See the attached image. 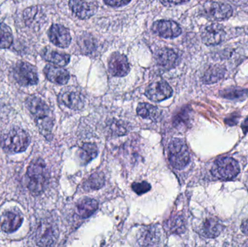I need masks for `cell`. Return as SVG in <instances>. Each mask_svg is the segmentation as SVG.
<instances>
[{
  "label": "cell",
  "mask_w": 248,
  "mask_h": 247,
  "mask_svg": "<svg viewBox=\"0 0 248 247\" xmlns=\"http://www.w3.org/2000/svg\"><path fill=\"white\" fill-rule=\"evenodd\" d=\"M26 106L34 117L41 133L47 139L50 138L54 117L49 106L42 99L35 96H31L26 100Z\"/></svg>",
  "instance_id": "1"
},
{
  "label": "cell",
  "mask_w": 248,
  "mask_h": 247,
  "mask_svg": "<svg viewBox=\"0 0 248 247\" xmlns=\"http://www.w3.org/2000/svg\"><path fill=\"white\" fill-rule=\"evenodd\" d=\"M29 187L31 192L35 195L41 194L45 190L47 182V171L44 160L36 159L32 161L27 170Z\"/></svg>",
  "instance_id": "2"
},
{
  "label": "cell",
  "mask_w": 248,
  "mask_h": 247,
  "mask_svg": "<svg viewBox=\"0 0 248 247\" xmlns=\"http://www.w3.org/2000/svg\"><path fill=\"white\" fill-rule=\"evenodd\" d=\"M0 143L7 153H19L27 149L30 144V137L24 130L16 128L3 135Z\"/></svg>",
  "instance_id": "3"
},
{
  "label": "cell",
  "mask_w": 248,
  "mask_h": 247,
  "mask_svg": "<svg viewBox=\"0 0 248 247\" xmlns=\"http://www.w3.org/2000/svg\"><path fill=\"white\" fill-rule=\"evenodd\" d=\"M169 159L170 165L177 170L185 168L190 160L189 149L181 139H173L169 144Z\"/></svg>",
  "instance_id": "4"
},
{
  "label": "cell",
  "mask_w": 248,
  "mask_h": 247,
  "mask_svg": "<svg viewBox=\"0 0 248 247\" xmlns=\"http://www.w3.org/2000/svg\"><path fill=\"white\" fill-rule=\"evenodd\" d=\"M238 162L232 158L224 157L217 160L211 169L214 176L221 180H231L240 173Z\"/></svg>",
  "instance_id": "5"
},
{
  "label": "cell",
  "mask_w": 248,
  "mask_h": 247,
  "mask_svg": "<svg viewBox=\"0 0 248 247\" xmlns=\"http://www.w3.org/2000/svg\"><path fill=\"white\" fill-rule=\"evenodd\" d=\"M13 76L17 83L23 87L36 85L39 81L36 68L23 61H20L15 65Z\"/></svg>",
  "instance_id": "6"
},
{
  "label": "cell",
  "mask_w": 248,
  "mask_h": 247,
  "mask_svg": "<svg viewBox=\"0 0 248 247\" xmlns=\"http://www.w3.org/2000/svg\"><path fill=\"white\" fill-rule=\"evenodd\" d=\"M202 14L208 18L223 20L231 17L233 10L230 4L217 1H208L202 6Z\"/></svg>",
  "instance_id": "7"
},
{
  "label": "cell",
  "mask_w": 248,
  "mask_h": 247,
  "mask_svg": "<svg viewBox=\"0 0 248 247\" xmlns=\"http://www.w3.org/2000/svg\"><path fill=\"white\" fill-rule=\"evenodd\" d=\"M58 237V230L55 223L45 221L39 225L36 233V242L38 246H52Z\"/></svg>",
  "instance_id": "8"
},
{
  "label": "cell",
  "mask_w": 248,
  "mask_h": 247,
  "mask_svg": "<svg viewBox=\"0 0 248 247\" xmlns=\"http://www.w3.org/2000/svg\"><path fill=\"white\" fill-rule=\"evenodd\" d=\"M173 94V89L166 81H155L150 84L146 88L145 95L151 101H163L170 98Z\"/></svg>",
  "instance_id": "9"
},
{
  "label": "cell",
  "mask_w": 248,
  "mask_h": 247,
  "mask_svg": "<svg viewBox=\"0 0 248 247\" xmlns=\"http://www.w3.org/2000/svg\"><path fill=\"white\" fill-rule=\"evenodd\" d=\"M153 32L166 39H173L182 33L180 26L173 20H160L153 25Z\"/></svg>",
  "instance_id": "10"
},
{
  "label": "cell",
  "mask_w": 248,
  "mask_h": 247,
  "mask_svg": "<svg viewBox=\"0 0 248 247\" xmlns=\"http://www.w3.org/2000/svg\"><path fill=\"white\" fill-rule=\"evenodd\" d=\"M108 70L112 75L124 77L130 71L128 58L120 52H114L110 55L108 60Z\"/></svg>",
  "instance_id": "11"
},
{
  "label": "cell",
  "mask_w": 248,
  "mask_h": 247,
  "mask_svg": "<svg viewBox=\"0 0 248 247\" xmlns=\"http://www.w3.org/2000/svg\"><path fill=\"white\" fill-rule=\"evenodd\" d=\"M48 34L51 42L58 47L66 48L71 44V33L68 29L62 25H52Z\"/></svg>",
  "instance_id": "12"
},
{
  "label": "cell",
  "mask_w": 248,
  "mask_h": 247,
  "mask_svg": "<svg viewBox=\"0 0 248 247\" xmlns=\"http://www.w3.org/2000/svg\"><path fill=\"white\" fill-rule=\"evenodd\" d=\"M225 36L224 28L217 23L207 26L202 31V42L208 46L219 44L224 40Z\"/></svg>",
  "instance_id": "13"
},
{
  "label": "cell",
  "mask_w": 248,
  "mask_h": 247,
  "mask_svg": "<svg viewBox=\"0 0 248 247\" xmlns=\"http://www.w3.org/2000/svg\"><path fill=\"white\" fill-rule=\"evenodd\" d=\"M155 59L159 66L165 70H170L178 65L179 57L173 49L165 47L156 52Z\"/></svg>",
  "instance_id": "14"
},
{
  "label": "cell",
  "mask_w": 248,
  "mask_h": 247,
  "mask_svg": "<svg viewBox=\"0 0 248 247\" xmlns=\"http://www.w3.org/2000/svg\"><path fill=\"white\" fill-rule=\"evenodd\" d=\"M69 6L74 14L80 19L90 18L97 10V4L94 1H70Z\"/></svg>",
  "instance_id": "15"
},
{
  "label": "cell",
  "mask_w": 248,
  "mask_h": 247,
  "mask_svg": "<svg viewBox=\"0 0 248 247\" xmlns=\"http://www.w3.org/2000/svg\"><path fill=\"white\" fill-rule=\"evenodd\" d=\"M23 218L16 212H6L0 218V226L3 232L13 233L21 226Z\"/></svg>",
  "instance_id": "16"
},
{
  "label": "cell",
  "mask_w": 248,
  "mask_h": 247,
  "mask_svg": "<svg viewBox=\"0 0 248 247\" xmlns=\"http://www.w3.org/2000/svg\"><path fill=\"white\" fill-rule=\"evenodd\" d=\"M44 73L49 81L60 85H65L70 79L69 73L61 67L46 65L44 68Z\"/></svg>",
  "instance_id": "17"
},
{
  "label": "cell",
  "mask_w": 248,
  "mask_h": 247,
  "mask_svg": "<svg viewBox=\"0 0 248 247\" xmlns=\"http://www.w3.org/2000/svg\"><path fill=\"white\" fill-rule=\"evenodd\" d=\"M59 101L71 110H79L84 107V97L75 91H65L60 94Z\"/></svg>",
  "instance_id": "18"
},
{
  "label": "cell",
  "mask_w": 248,
  "mask_h": 247,
  "mask_svg": "<svg viewBox=\"0 0 248 247\" xmlns=\"http://www.w3.org/2000/svg\"><path fill=\"white\" fill-rule=\"evenodd\" d=\"M41 56L45 60L54 65H58V67L65 66L71 60V57L68 54L62 53L48 48H45L42 51Z\"/></svg>",
  "instance_id": "19"
},
{
  "label": "cell",
  "mask_w": 248,
  "mask_h": 247,
  "mask_svg": "<svg viewBox=\"0 0 248 247\" xmlns=\"http://www.w3.org/2000/svg\"><path fill=\"white\" fill-rule=\"evenodd\" d=\"M97 200L91 198H84L77 204V213L82 218L91 217L98 209Z\"/></svg>",
  "instance_id": "20"
},
{
  "label": "cell",
  "mask_w": 248,
  "mask_h": 247,
  "mask_svg": "<svg viewBox=\"0 0 248 247\" xmlns=\"http://www.w3.org/2000/svg\"><path fill=\"white\" fill-rule=\"evenodd\" d=\"M222 230V223L217 219L211 218L204 221L201 232H202V234L205 237L214 239L220 235Z\"/></svg>",
  "instance_id": "21"
},
{
  "label": "cell",
  "mask_w": 248,
  "mask_h": 247,
  "mask_svg": "<svg viewBox=\"0 0 248 247\" xmlns=\"http://www.w3.org/2000/svg\"><path fill=\"white\" fill-rule=\"evenodd\" d=\"M98 155V149L96 145L93 143H85L78 150V158L81 165H87L96 158Z\"/></svg>",
  "instance_id": "22"
},
{
  "label": "cell",
  "mask_w": 248,
  "mask_h": 247,
  "mask_svg": "<svg viewBox=\"0 0 248 247\" xmlns=\"http://www.w3.org/2000/svg\"><path fill=\"white\" fill-rule=\"evenodd\" d=\"M137 113L140 117L144 119L157 121L160 116V110L148 103H140L137 106Z\"/></svg>",
  "instance_id": "23"
},
{
  "label": "cell",
  "mask_w": 248,
  "mask_h": 247,
  "mask_svg": "<svg viewBox=\"0 0 248 247\" xmlns=\"http://www.w3.org/2000/svg\"><path fill=\"white\" fill-rule=\"evenodd\" d=\"M225 69L221 65H214L207 70L202 77V81L205 84H214L218 82L224 77Z\"/></svg>",
  "instance_id": "24"
},
{
  "label": "cell",
  "mask_w": 248,
  "mask_h": 247,
  "mask_svg": "<svg viewBox=\"0 0 248 247\" xmlns=\"http://www.w3.org/2000/svg\"><path fill=\"white\" fill-rule=\"evenodd\" d=\"M105 184V176L103 173H94L89 177L84 184L85 190H98Z\"/></svg>",
  "instance_id": "25"
},
{
  "label": "cell",
  "mask_w": 248,
  "mask_h": 247,
  "mask_svg": "<svg viewBox=\"0 0 248 247\" xmlns=\"http://www.w3.org/2000/svg\"><path fill=\"white\" fill-rule=\"evenodd\" d=\"M13 42V33L10 28L4 23H0V48H9Z\"/></svg>",
  "instance_id": "26"
},
{
  "label": "cell",
  "mask_w": 248,
  "mask_h": 247,
  "mask_svg": "<svg viewBox=\"0 0 248 247\" xmlns=\"http://www.w3.org/2000/svg\"><path fill=\"white\" fill-rule=\"evenodd\" d=\"M168 225H169V229L172 233H178V234L184 233L186 229L185 219H184L183 216H180V215H176V216L170 218Z\"/></svg>",
  "instance_id": "27"
},
{
  "label": "cell",
  "mask_w": 248,
  "mask_h": 247,
  "mask_svg": "<svg viewBox=\"0 0 248 247\" xmlns=\"http://www.w3.org/2000/svg\"><path fill=\"white\" fill-rule=\"evenodd\" d=\"M140 240H141V245L143 246L148 247L155 244L158 240V238H157V233L155 229H145L141 233Z\"/></svg>",
  "instance_id": "28"
},
{
  "label": "cell",
  "mask_w": 248,
  "mask_h": 247,
  "mask_svg": "<svg viewBox=\"0 0 248 247\" xmlns=\"http://www.w3.org/2000/svg\"><path fill=\"white\" fill-rule=\"evenodd\" d=\"M80 46H81V50L84 53H87V52H93L94 49V42L93 39H91L90 36H82L80 39Z\"/></svg>",
  "instance_id": "29"
},
{
  "label": "cell",
  "mask_w": 248,
  "mask_h": 247,
  "mask_svg": "<svg viewBox=\"0 0 248 247\" xmlns=\"http://www.w3.org/2000/svg\"><path fill=\"white\" fill-rule=\"evenodd\" d=\"M131 188L136 194L141 195V194H145L147 191H150L151 186L146 181H142V182L134 183L131 185Z\"/></svg>",
  "instance_id": "30"
},
{
  "label": "cell",
  "mask_w": 248,
  "mask_h": 247,
  "mask_svg": "<svg viewBox=\"0 0 248 247\" xmlns=\"http://www.w3.org/2000/svg\"><path fill=\"white\" fill-rule=\"evenodd\" d=\"M110 129H111L113 133H116L117 135H124L125 133V127L121 125V123L118 121L111 123Z\"/></svg>",
  "instance_id": "31"
},
{
  "label": "cell",
  "mask_w": 248,
  "mask_h": 247,
  "mask_svg": "<svg viewBox=\"0 0 248 247\" xmlns=\"http://www.w3.org/2000/svg\"><path fill=\"white\" fill-rule=\"evenodd\" d=\"M106 4L111 6V7H119L130 3L128 0H106L104 1Z\"/></svg>",
  "instance_id": "32"
},
{
  "label": "cell",
  "mask_w": 248,
  "mask_h": 247,
  "mask_svg": "<svg viewBox=\"0 0 248 247\" xmlns=\"http://www.w3.org/2000/svg\"><path fill=\"white\" fill-rule=\"evenodd\" d=\"M241 229L242 232L248 236V218L242 223Z\"/></svg>",
  "instance_id": "33"
},
{
  "label": "cell",
  "mask_w": 248,
  "mask_h": 247,
  "mask_svg": "<svg viewBox=\"0 0 248 247\" xmlns=\"http://www.w3.org/2000/svg\"><path fill=\"white\" fill-rule=\"evenodd\" d=\"M162 4H164V5H170V4H183V3L186 2V1H160Z\"/></svg>",
  "instance_id": "34"
}]
</instances>
